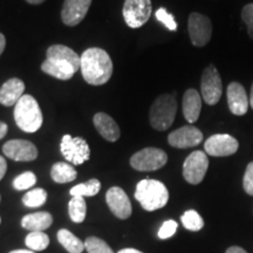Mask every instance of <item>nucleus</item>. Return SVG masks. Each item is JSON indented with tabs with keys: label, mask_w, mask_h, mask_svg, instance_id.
Returning <instances> with one entry per match:
<instances>
[{
	"label": "nucleus",
	"mask_w": 253,
	"mask_h": 253,
	"mask_svg": "<svg viewBox=\"0 0 253 253\" xmlns=\"http://www.w3.org/2000/svg\"><path fill=\"white\" fill-rule=\"evenodd\" d=\"M81 68V58L72 48L53 45L47 49L46 60L41 65L43 73L59 80L67 81Z\"/></svg>",
	"instance_id": "f257e3e1"
},
{
	"label": "nucleus",
	"mask_w": 253,
	"mask_h": 253,
	"mask_svg": "<svg viewBox=\"0 0 253 253\" xmlns=\"http://www.w3.org/2000/svg\"><path fill=\"white\" fill-rule=\"evenodd\" d=\"M80 69L87 84L101 86L112 78L113 61L106 50L91 47L82 53Z\"/></svg>",
	"instance_id": "f03ea898"
},
{
	"label": "nucleus",
	"mask_w": 253,
	"mask_h": 253,
	"mask_svg": "<svg viewBox=\"0 0 253 253\" xmlns=\"http://www.w3.org/2000/svg\"><path fill=\"white\" fill-rule=\"evenodd\" d=\"M135 198L147 211L162 209L169 201V191L162 182L156 179H142L136 185Z\"/></svg>",
	"instance_id": "7ed1b4c3"
},
{
	"label": "nucleus",
	"mask_w": 253,
	"mask_h": 253,
	"mask_svg": "<svg viewBox=\"0 0 253 253\" xmlns=\"http://www.w3.org/2000/svg\"><path fill=\"white\" fill-rule=\"evenodd\" d=\"M15 123L25 132H36L42 126V113L38 101L31 95H24L15 104Z\"/></svg>",
	"instance_id": "20e7f679"
},
{
	"label": "nucleus",
	"mask_w": 253,
	"mask_h": 253,
	"mask_svg": "<svg viewBox=\"0 0 253 253\" xmlns=\"http://www.w3.org/2000/svg\"><path fill=\"white\" fill-rule=\"evenodd\" d=\"M177 113V101L171 94H163L154 101L149 112L150 125L160 131L172 126Z\"/></svg>",
	"instance_id": "39448f33"
},
{
	"label": "nucleus",
	"mask_w": 253,
	"mask_h": 253,
	"mask_svg": "<svg viewBox=\"0 0 253 253\" xmlns=\"http://www.w3.org/2000/svg\"><path fill=\"white\" fill-rule=\"evenodd\" d=\"M168 155L158 148H145L134 154L130 158V166L137 171H155L166 166Z\"/></svg>",
	"instance_id": "423d86ee"
},
{
	"label": "nucleus",
	"mask_w": 253,
	"mask_h": 253,
	"mask_svg": "<svg viewBox=\"0 0 253 253\" xmlns=\"http://www.w3.org/2000/svg\"><path fill=\"white\" fill-rule=\"evenodd\" d=\"M60 150L66 161L73 166H81L90 157V148L82 137H72L65 135L61 140Z\"/></svg>",
	"instance_id": "0eeeda50"
},
{
	"label": "nucleus",
	"mask_w": 253,
	"mask_h": 253,
	"mask_svg": "<svg viewBox=\"0 0 253 253\" xmlns=\"http://www.w3.org/2000/svg\"><path fill=\"white\" fill-rule=\"evenodd\" d=\"M151 12V0H126L123 5V18L130 28L143 26L149 20Z\"/></svg>",
	"instance_id": "6e6552de"
},
{
	"label": "nucleus",
	"mask_w": 253,
	"mask_h": 253,
	"mask_svg": "<svg viewBox=\"0 0 253 253\" xmlns=\"http://www.w3.org/2000/svg\"><path fill=\"white\" fill-rule=\"evenodd\" d=\"M202 97L209 106H214L219 102L221 94H223V84L219 72L214 67V65H209L204 69L201 82Z\"/></svg>",
	"instance_id": "1a4fd4ad"
},
{
	"label": "nucleus",
	"mask_w": 253,
	"mask_h": 253,
	"mask_svg": "<svg viewBox=\"0 0 253 253\" xmlns=\"http://www.w3.org/2000/svg\"><path fill=\"white\" fill-rule=\"evenodd\" d=\"M209 168V158L204 151L196 150L186 157L183 164V176L190 184L197 185L204 179Z\"/></svg>",
	"instance_id": "9d476101"
},
{
	"label": "nucleus",
	"mask_w": 253,
	"mask_h": 253,
	"mask_svg": "<svg viewBox=\"0 0 253 253\" xmlns=\"http://www.w3.org/2000/svg\"><path fill=\"white\" fill-rule=\"evenodd\" d=\"M188 30L190 40L196 47H203L208 45L212 37V24L207 15L197 12L190 14Z\"/></svg>",
	"instance_id": "9b49d317"
},
{
	"label": "nucleus",
	"mask_w": 253,
	"mask_h": 253,
	"mask_svg": "<svg viewBox=\"0 0 253 253\" xmlns=\"http://www.w3.org/2000/svg\"><path fill=\"white\" fill-rule=\"evenodd\" d=\"M238 141L227 134H216L205 141V153L213 157H225L237 153Z\"/></svg>",
	"instance_id": "f8f14e48"
},
{
	"label": "nucleus",
	"mask_w": 253,
	"mask_h": 253,
	"mask_svg": "<svg viewBox=\"0 0 253 253\" xmlns=\"http://www.w3.org/2000/svg\"><path fill=\"white\" fill-rule=\"evenodd\" d=\"M2 153L6 157L17 162H31L38 157L37 147L26 140H11L6 142L2 147Z\"/></svg>",
	"instance_id": "ddd939ff"
},
{
	"label": "nucleus",
	"mask_w": 253,
	"mask_h": 253,
	"mask_svg": "<svg viewBox=\"0 0 253 253\" xmlns=\"http://www.w3.org/2000/svg\"><path fill=\"white\" fill-rule=\"evenodd\" d=\"M203 141V132L194 126H185L177 130L170 132L168 136V142L173 148L178 149H185V148H192L202 143Z\"/></svg>",
	"instance_id": "4468645a"
},
{
	"label": "nucleus",
	"mask_w": 253,
	"mask_h": 253,
	"mask_svg": "<svg viewBox=\"0 0 253 253\" xmlns=\"http://www.w3.org/2000/svg\"><path fill=\"white\" fill-rule=\"evenodd\" d=\"M106 202L110 211L120 219H126L131 216V203L123 189L119 186L110 188L106 194Z\"/></svg>",
	"instance_id": "2eb2a0df"
},
{
	"label": "nucleus",
	"mask_w": 253,
	"mask_h": 253,
	"mask_svg": "<svg viewBox=\"0 0 253 253\" xmlns=\"http://www.w3.org/2000/svg\"><path fill=\"white\" fill-rule=\"evenodd\" d=\"M91 0H65L61 19L67 26H77L84 20L90 7Z\"/></svg>",
	"instance_id": "dca6fc26"
},
{
	"label": "nucleus",
	"mask_w": 253,
	"mask_h": 253,
	"mask_svg": "<svg viewBox=\"0 0 253 253\" xmlns=\"http://www.w3.org/2000/svg\"><path fill=\"white\" fill-rule=\"evenodd\" d=\"M227 104L230 112L237 116H242L248 113L250 100L245 88L238 82H231L226 90Z\"/></svg>",
	"instance_id": "f3484780"
},
{
	"label": "nucleus",
	"mask_w": 253,
	"mask_h": 253,
	"mask_svg": "<svg viewBox=\"0 0 253 253\" xmlns=\"http://www.w3.org/2000/svg\"><path fill=\"white\" fill-rule=\"evenodd\" d=\"M25 84L20 79H9L0 88V103L2 106H15L19 100L24 96Z\"/></svg>",
	"instance_id": "a211bd4d"
},
{
	"label": "nucleus",
	"mask_w": 253,
	"mask_h": 253,
	"mask_svg": "<svg viewBox=\"0 0 253 253\" xmlns=\"http://www.w3.org/2000/svg\"><path fill=\"white\" fill-rule=\"evenodd\" d=\"M93 122L96 130L99 131V134L102 136L104 140L115 142L120 138L121 131H120L118 123L114 121L112 116L107 115L104 113H97L95 114Z\"/></svg>",
	"instance_id": "6ab92c4d"
},
{
	"label": "nucleus",
	"mask_w": 253,
	"mask_h": 253,
	"mask_svg": "<svg viewBox=\"0 0 253 253\" xmlns=\"http://www.w3.org/2000/svg\"><path fill=\"white\" fill-rule=\"evenodd\" d=\"M202 110L201 94L194 88H190L183 96V115L189 123L197 122Z\"/></svg>",
	"instance_id": "aec40b11"
},
{
	"label": "nucleus",
	"mask_w": 253,
	"mask_h": 253,
	"mask_svg": "<svg viewBox=\"0 0 253 253\" xmlns=\"http://www.w3.org/2000/svg\"><path fill=\"white\" fill-rule=\"evenodd\" d=\"M53 223V218L48 212H36L26 214L21 219V226L31 232H43Z\"/></svg>",
	"instance_id": "412c9836"
},
{
	"label": "nucleus",
	"mask_w": 253,
	"mask_h": 253,
	"mask_svg": "<svg viewBox=\"0 0 253 253\" xmlns=\"http://www.w3.org/2000/svg\"><path fill=\"white\" fill-rule=\"evenodd\" d=\"M50 176H52L53 181L55 183L65 184V183L75 181V178H77L78 176V172L72 164H68L65 162H58L52 167Z\"/></svg>",
	"instance_id": "4be33fe9"
},
{
	"label": "nucleus",
	"mask_w": 253,
	"mask_h": 253,
	"mask_svg": "<svg viewBox=\"0 0 253 253\" xmlns=\"http://www.w3.org/2000/svg\"><path fill=\"white\" fill-rule=\"evenodd\" d=\"M58 240L63 248L69 253H82L84 249V243L81 242L77 236H74L71 231L62 229L58 232Z\"/></svg>",
	"instance_id": "5701e85b"
},
{
	"label": "nucleus",
	"mask_w": 253,
	"mask_h": 253,
	"mask_svg": "<svg viewBox=\"0 0 253 253\" xmlns=\"http://www.w3.org/2000/svg\"><path fill=\"white\" fill-rule=\"evenodd\" d=\"M68 212L69 217H71V219L74 223H82V221L86 219L87 204L86 201H84V197H81V196L72 197L68 204Z\"/></svg>",
	"instance_id": "b1692460"
},
{
	"label": "nucleus",
	"mask_w": 253,
	"mask_h": 253,
	"mask_svg": "<svg viewBox=\"0 0 253 253\" xmlns=\"http://www.w3.org/2000/svg\"><path fill=\"white\" fill-rule=\"evenodd\" d=\"M101 183L99 179L91 178L86 183H81V184L75 185L74 188L71 189V195L74 196H81V197H93V196L97 195L100 192Z\"/></svg>",
	"instance_id": "393cba45"
},
{
	"label": "nucleus",
	"mask_w": 253,
	"mask_h": 253,
	"mask_svg": "<svg viewBox=\"0 0 253 253\" xmlns=\"http://www.w3.org/2000/svg\"><path fill=\"white\" fill-rule=\"evenodd\" d=\"M25 244L32 251H43L48 248L49 245V237L43 232H31L28 233Z\"/></svg>",
	"instance_id": "a878e982"
},
{
	"label": "nucleus",
	"mask_w": 253,
	"mask_h": 253,
	"mask_svg": "<svg viewBox=\"0 0 253 253\" xmlns=\"http://www.w3.org/2000/svg\"><path fill=\"white\" fill-rule=\"evenodd\" d=\"M47 201L46 190L37 188L28 191L23 197V203L28 208H39L43 205Z\"/></svg>",
	"instance_id": "bb28decb"
},
{
	"label": "nucleus",
	"mask_w": 253,
	"mask_h": 253,
	"mask_svg": "<svg viewBox=\"0 0 253 253\" xmlns=\"http://www.w3.org/2000/svg\"><path fill=\"white\" fill-rule=\"evenodd\" d=\"M181 220L183 226H184L186 230L194 231V232L202 230L204 226L203 218H202L201 214L195 210L186 211V212H184V214L181 217Z\"/></svg>",
	"instance_id": "cd10ccee"
},
{
	"label": "nucleus",
	"mask_w": 253,
	"mask_h": 253,
	"mask_svg": "<svg viewBox=\"0 0 253 253\" xmlns=\"http://www.w3.org/2000/svg\"><path fill=\"white\" fill-rule=\"evenodd\" d=\"M84 249L88 253H114L112 248L97 237H88L84 242Z\"/></svg>",
	"instance_id": "c85d7f7f"
},
{
	"label": "nucleus",
	"mask_w": 253,
	"mask_h": 253,
	"mask_svg": "<svg viewBox=\"0 0 253 253\" xmlns=\"http://www.w3.org/2000/svg\"><path fill=\"white\" fill-rule=\"evenodd\" d=\"M37 183V176L32 171L23 172L21 175L15 177L13 181V186L15 190L23 191V190H27L33 186Z\"/></svg>",
	"instance_id": "c756f323"
},
{
	"label": "nucleus",
	"mask_w": 253,
	"mask_h": 253,
	"mask_svg": "<svg viewBox=\"0 0 253 253\" xmlns=\"http://www.w3.org/2000/svg\"><path fill=\"white\" fill-rule=\"evenodd\" d=\"M156 19L160 23H162L169 31H176L177 30V23L175 21L172 14H170L164 7L158 8L156 11Z\"/></svg>",
	"instance_id": "7c9ffc66"
},
{
	"label": "nucleus",
	"mask_w": 253,
	"mask_h": 253,
	"mask_svg": "<svg viewBox=\"0 0 253 253\" xmlns=\"http://www.w3.org/2000/svg\"><path fill=\"white\" fill-rule=\"evenodd\" d=\"M177 223L175 220H167L164 221L163 225L158 230V238L160 239H168L175 235L177 231Z\"/></svg>",
	"instance_id": "2f4dec72"
},
{
	"label": "nucleus",
	"mask_w": 253,
	"mask_h": 253,
	"mask_svg": "<svg viewBox=\"0 0 253 253\" xmlns=\"http://www.w3.org/2000/svg\"><path fill=\"white\" fill-rule=\"evenodd\" d=\"M243 21L248 26V33L251 39H253V4H248L242 11Z\"/></svg>",
	"instance_id": "473e14b6"
},
{
	"label": "nucleus",
	"mask_w": 253,
	"mask_h": 253,
	"mask_svg": "<svg viewBox=\"0 0 253 253\" xmlns=\"http://www.w3.org/2000/svg\"><path fill=\"white\" fill-rule=\"evenodd\" d=\"M243 186L245 192L250 196H253V162L249 163L245 170L244 179H243Z\"/></svg>",
	"instance_id": "72a5a7b5"
},
{
	"label": "nucleus",
	"mask_w": 253,
	"mask_h": 253,
	"mask_svg": "<svg viewBox=\"0 0 253 253\" xmlns=\"http://www.w3.org/2000/svg\"><path fill=\"white\" fill-rule=\"evenodd\" d=\"M6 171H7V163H6V160L4 157L0 156V181L5 176Z\"/></svg>",
	"instance_id": "f704fd0d"
},
{
	"label": "nucleus",
	"mask_w": 253,
	"mask_h": 253,
	"mask_svg": "<svg viewBox=\"0 0 253 253\" xmlns=\"http://www.w3.org/2000/svg\"><path fill=\"white\" fill-rule=\"evenodd\" d=\"M7 130H8L7 125L4 122H0V140H1L2 137H5L6 134H7Z\"/></svg>",
	"instance_id": "c9c22d12"
},
{
	"label": "nucleus",
	"mask_w": 253,
	"mask_h": 253,
	"mask_svg": "<svg viewBox=\"0 0 253 253\" xmlns=\"http://www.w3.org/2000/svg\"><path fill=\"white\" fill-rule=\"evenodd\" d=\"M226 253H248L244 249L239 248V246H232V248L227 249Z\"/></svg>",
	"instance_id": "e433bc0d"
},
{
	"label": "nucleus",
	"mask_w": 253,
	"mask_h": 253,
	"mask_svg": "<svg viewBox=\"0 0 253 253\" xmlns=\"http://www.w3.org/2000/svg\"><path fill=\"white\" fill-rule=\"evenodd\" d=\"M5 47H6V39H5L4 34L0 33V55H1L2 52H4Z\"/></svg>",
	"instance_id": "4c0bfd02"
},
{
	"label": "nucleus",
	"mask_w": 253,
	"mask_h": 253,
	"mask_svg": "<svg viewBox=\"0 0 253 253\" xmlns=\"http://www.w3.org/2000/svg\"><path fill=\"white\" fill-rule=\"evenodd\" d=\"M118 253H143V252L138 251V250H135V249H123Z\"/></svg>",
	"instance_id": "58836bf2"
},
{
	"label": "nucleus",
	"mask_w": 253,
	"mask_h": 253,
	"mask_svg": "<svg viewBox=\"0 0 253 253\" xmlns=\"http://www.w3.org/2000/svg\"><path fill=\"white\" fill-rule=\"evenodd\" d=\"M9 253H36L32 250H14V251H11Z\"/></svg>",
	"instance_id": "ea45409f"
},
{
	"label": "nucleus",
	"mask_w": 253,
	"mask_h": 253,
	"mask_svg": "<svg viewBox=\"0 0 253 253\" xmlns=\"http://www.w3.org/2000/svg\"><path fill=\"white\" fill-rule=\"evenodd\" d=\"M26 1L30 2V4H32V5H39V4H41V2L45 1V0H26Z\"/></svg>",
	"instance_id": "a19ab883"
},
{
	"label": "nucleus",
	"mask_w": 253,
	"mask_h": 253,
	"mask_svg": "<svg viewBox=\"0 0 253 253\" xmlns=\"http://www.w3.org/2000/svg\"><path fill=\"white\" fill-rule=\"evenodd\" d=\"M250 106H251L253 109V84L251 86V94H250Z\"/></svg>",
	"instance_id": "79ce46f5"
},
{
	"label": "nucleus",
	"mask_w": 253,
	"mask_h": 253,
	"mask_svg": "<svg viewBox=\"0 0 253 253\" xmlns=\"http://www.w3.org/2000/svg\"><path fill=\"white\" fill-rule=\"evenodd\" d=\"M0 223H1V218H0Z\"/></svg>",
	"instance_id": "37998d69"
},
{
	"label": "nucleus",
	"mask_w": 253,
	"mask_h": 253,
	"mask_svg": "<svg viewBox=\"0 0 253 253\" xmlns=\"http://www.w3.org/2000/svg\"><path fill=\"white\" fill-rule=\"evenodd\" d=\"M0 201H1V196H0Z\"/></svg>",
	"instance_id": "c03bdc74"
}]
</instances>
